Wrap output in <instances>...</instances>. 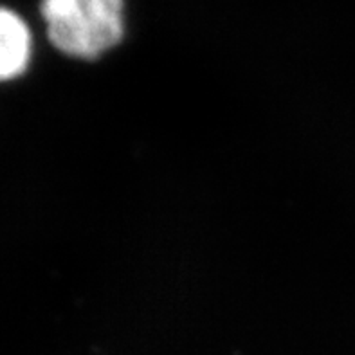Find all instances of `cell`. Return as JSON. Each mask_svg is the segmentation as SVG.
Segmentation results:
<instances>
[{"mask_svg":"<svg viewBox=\"0 0 355 355\" xmlns=\"http://www.w3.org/2000/svg\"><path fill=\"white\" fill-rule=\"evenodd\" d=\"M40 11L49 40L72 58H99L125 33V0H42Z\"/></svg>","mask_w":355,"mask_h":355,"instance_id":"obj_1","label":"cell"},{"mask_svg":"<svg viewBox=\"0 0 355 355\" xmlns=\"http://www.w3.org/2000/svg\"><path fill=\"white\" fill-rule=\"evenodd\" d=\"M31 58V33L11 9L0 8V81L13 80L26 71Z\"/></svg>","mask_w":355,"mask_h":355,"instance_id":"obj_2","label":"cell"}]
</instances>
